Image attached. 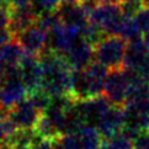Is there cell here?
I'll return each mask as SVG.
<instances>
[{"label":"cell","mask_w":149,"mask_h":149,"mask_svg":"<svg viewBox=\"0 0 149 149\" xmlns=\"http://www.w3.org/2000/svg\"><path fill=\"white\" fill-rule=\"evenodd\" d=\"M25 54L26 53L22 47L19 45L16 40H14L0 48V62L5 68H17Z\"/></svg>","instance_id":"15"},{"label":"cell","mask_w":149,"mask_h":149,"mask_svg":"<svg viewBox=\"0 0 149 149\" xmlns=\"http://www.w3.org/2000/svg\"><path fill=\"white\" fill-rule=\"evenodd\" d=\"M125 127V110L123 107L111 106L110 110L104 115L96 125V130L102 139H109L122 132Z\"/></svg>","instance_id":"11"},{"label":"cell","mask_w":149,"mask_h":149,"mask_svg":"<svg viewBox=\"0 0 149 149\" xmlns=\"http://www.w3.org/2000/svg\"><path fill=\"white\" fill-rule=\"evenodd\" d=\"M125 19L120 4H100L90 15L89 21L100 27L106 36H118Z\"/></svg>","instance_id":"5"},{"label":"cell","mask_w":149,"mask_h":149,"mask_svg":"<svg viewBox=\"0 0 149 149\" xmlns=\"http://www.w3.org/2000/svg\"><path fill=\"white\" fill-rule=\"evenodd\" d=\"M27 97L29 91L20 77L19 67L6 68L4 83L0 88V109L10 110Z\"/></svg>","instance_id":"4"},{"label":"cell","mask_w":149,"mask_h":149,"mask_svg":"<svg viewBox=\"0 0 149 149\" xmlns=\"http://www.w3.org/2000/svg\"><path fill=\"white\" fill-rule=\"evenodd\" d=\"M133 149H149V131L143 130L133 138Z\"/></svg>","instance_id":"23"},{"label":"cell","mask_w":149,"mask_h":149,"mask_svg":"<svg viewBox=\"0 0 149 149\" xmlns=\"http://www.w3.org/2000/svg\"><path fill=\"white\" fill-rule=\"evenodd\" d=\"M120 6L126 19H133L144 8V5H143V0H123L120 3Z\"/></svg>","instance_id":"21"},{"label":"cell","mask_w":149,"mask_h":149,"mask_svg":"<svg viewBox=\"0 0 149 149\" xmlns=\"http://www.w3.org/2000/svg\"><path fill=\"white\" fill-rule=\"evenodd\" d=\"M59 1H62V3H63V0H59Z\"/></svg>","instance_id":"34"},{"label":"cell","mask_w":149,"mask_h":149,"mask_svg":"<svg viewBox=\"0 0 149 149\" xmlns=\"http://www.w3.org/2000/svg\"><path fill=\"white\" fill-rule=\"evenodd\" d=\"M5 70H6V68H5L3 63L0 62V88H1V85L4 83V79H5Z\"/></svg>","instance_id":"27"},{"label":"cell","mask_w":149,"mask_h":149,"mask_svg":"<svg viewBox=\"0 0 149 149\" xmlns=\"http://www.w3.org/2000/svg\"><path fill=\"white\" fill-rule=\"evenodd\" d=\"M133 21H134V24L137 25V27L141 31L142 35L149 33V8H143L133 17Z\"/></svg>","instance_id":"22"},{"label":"cell","mask_w":149,"mask_h":149,"mask_svg":"<svg viewBox=\"0 0 149 149\" xmlns=\"http://www.w3.org/2000/svg\"><path fill=\"white\" fill-rule=\"evenodd\" d=\"M147 131H149V125H148V127H147Z\"/></svg>","instance_id":"33"},{"label":"cell","mask_w":149,"mask_h":149,"mask_svg":"<svg viewBox=\"0 0 149 149\" xmlns=\"http://www.w3.org/2000/svg\"><path fill=\"white\" fill-rule=\"evenodd\" d=\"M58 14H59L63 25L72 29H77L80 32L89 24V17L83 11L79 4H70L63 1L58 8Z\"/></svg>","instance_id":"12"},{"label":"cell","mask_w":149,"mask_h":149,"mask_svg":"<svg viewBox=\"0 0 149 149\" xmlns=\"http://www.w3.org/2000/svg\"><path fill=\"white\" fill-rule=\"evenodd\" d=\"M148 54H149V49L143 38H138L128 42L122 69L138 73Z\"/></svg>","instance_id":"13"},{"label":"cell","mask_w":149,"mask_h":149,"mask_svg":"<svg viewBox=\"0 0 149 149\" xmlns=\"http://www.w3.org/2000/svg\"><path fill=\"white\" fill-rule=\"evenodd\" d=\"M42 65L41 90L49 97L70 96L72 68L62 56L46 49L40 56Z\"/></svg>","instance_id":"1"},{"label":"cell","mask_w":149,"mask_h":149,"mask_svg":"<svg viewBox=\"0 0 149 149\" xmlns=\"http://www.w3.org/2000/svg\"><path fill=\"white\" fill-rule=\"evenodd\" d=\"M62 1L59 0H31V9L33 10L36 16L48 13V11H54L58 10Z\"/></svg>","instance_id":"20"},{"label":"cell","mask_w":149,"mask_h":149,"mask_svg":"<svg viewBox=\"0 0 149 149\" xmlns=\"http://www.w3.org/2000/svg\"><path fill=\"white\" fill-rule=\"evenodd\" d=\"M127 45L128 43L118 36H106L94 47V61L109 70L122 69Z\"/></svg>","instance_id":"3"},{"label":"cell","mask_w":149,"mask_h":149,"mask_svg":"<svg viewBox=\"0 0 149 149\" xmlns=\"http://www.w3.org/2000/svg\"><path fill=\"white\" fill-rule=\"evenodd\" d=\"M144 42H146V45H147V47H148V49H149V33H147V35H144Z\"/></svg>","instance_id":"29"},{"label":"cell","mask_w":149,"mask_h":149,"mask_svg":"<svg viewBox=\"0 0 149 149\" xmlns=\"http://www.w3.org/2000/svg\"><path fill=\"white\" fill-rule=\"evenodd\" d=\"M143 5L146 8H149V0H143Z\"/></svg>","instance_id":"31"},{"label":"cell","mask_w":149,"mask_h":149,"mask_svg":"<svg viewBox=\"0 0 149 149\" xmlns=\"http://www.w3.org/2000/svg\"><path fill=\"white\" fill-rule=\"evenodd\" d=\"M72 68V70H83L94 61V47L88 43L83 37L73 43L64 56H62Z\"/></svg>","instance_id":"10"},{"label":"cell","mask_w":149,"mask_h":149,"mask_svg":"<svg viewBox=\"0 0 149 149\" xmlns=\"http://www.w3.org/2000/svg\"><path fill=\"white\" fill-rule=\"evenodd\" d=\"M36 24L38 25L46 33H48L49 31L54 30L59 25H62V20H61L59 14H58V10H54V11H48V13H45V14L40 15V16H37Z\"/></svg>","instance_id":"17"},{"label":"cell","mask_w":149,"mask_h":149,"mask_svg":"<svg viewBox=\"0 0 149 149\" xmlns=\"http://www.w3.org/2000/svg\"><path fill=\"white\" fill-rule=\"evenodd\" d=\"M6 5L10 9H21L31 5V0H6Z\"/></svg>","instance_id":"25"},{"label":"cell","mask_w":149,"mask_h":149,"mask_svg":"<svg viewBox=\"0 0 149 149\" xmlns=\"http://www.w3.org/2000/svg\"><path fill=\"white\" fill-rule=\"evenodd\" d=\"M109 72L107 68L97 62H93L83 70H73L70 96L77 101L101 96Z\"/></svg>","instance_id":"2"},{"label":"cell","mask_w":149,"mask_h":149,"mask_svg":"<svg viewBox=\"0 0 149 149\" xmlns=\"http://www.w3.org/2000/svg\"><path fill=\"white\" fill-rule=\"evenodd\" d=\"M9 116L19 131L33 132L40 123L42 111L33 104V101L29 96L16 106H14L13 109H10Z\"/></svg>","instance_id":"6"},{"label":"cell","mask_w":149,"mask_h":149,"mask_svg":"<svg viewBox=\"0 0 149 149\" xmlns=\"http://www.w3.org/2000/svg\"><path fill=\"white\" fill-rule=\"evenodd\" d=\"M3 5H6V0H0V6H3Z\"/></svg>","instance_id":"32"},{"label":"cell","mask_w":149,"mask_h":149,"mask_svg":"<svg viewBox=\"0 0 149 149\" xmlns=\"http://www.w3.org/2000/svg\"><path fill=\"white\" fill-rule=\"evenodd\" d=\"M19 133L17 127L9 116V110L0 109V144H11Z\"/></svg>","instance_id":"16"},{"label":"cell","mask_w":149,"mask_h":149,"mask_svg":"<svg viewBox=\"0 0 149 149\" xmlns=\"http://www.w3.org/2000/svg\"><path fill=\"white\" fill-rule=\"evenodd\" d=\"M15 40L22 47L26 54L40 57L47 49V33L37 24L19 33Z\"/></svg>","instance_id":"9"},{"label":"cell","mask_w":149,"mask_h":149,"mask_svg":"<svg viewBox=\"0 0 149 149\" xmlns=\"http://www.w3.org/2000/svg\"><path fill=\"white\" fill-rule=\"evenodd\" d=\"M54 149H84V146L77 133L64 134L54 139Z\"/></svg>","instance_id":"19"},{"label":"cell","mask_w":149,"mask_h":149,"mask_svg":"<svg viewBox=\"0 0 149 149\" xmlns=\"http://www.w3.org/2000/svg\"><path fill=\"white\" fill-rule=\"evenodd\" d=\"M138 73H139V75L142 78H144L146 80L149 81V54L147 56L144 62H143V64H142V67H141V69H139V72Z\"/></svg>","instance_id":"26"},{"label":"cell","mask_w":149,"mask_h":149,"mask_svg":"<svg viewBox=\"0 0 149 149\" xmlns=\"http://www.w3.org/2000/svg\"><path fill=\"white\" fill-rule=\"evenodd\" d=\"M128 80L123 69L110 70L104 88V96L112 106L123 107L128 94Z\"/></svg>","instance_id":"7"},{"label":"cell","mask_w":149,"mask_h":149,"mask_svg":"<svg viewBox=\"0 0 149 149\" xmlns=\"http://www.w3.org/2000/svg\"><path fill=\"white\" fill-rule=\"evenodd\" d=\"M102 147L105 149H133V143L125 133L121 132L109 139H104Z\"/></svg>","instance_id":"18"},{"label":"cell","mask_w":149,"mask_h":149,"mask_svg":"<svg viewBox=\"0 0 149 149\" xmlns=\"http://www.w3.org/2000/svg\"><path fill=\"white\" fill-rule=\"evenodd\" d=\"M15 40L14 33L10 31V29H0V48L3 46L10 43Z\"/></svg>","instance_id":"24"},{"label":"cell","mask_w":149,"mask_h":149,"mask_svg":"<svg viewBox=\"0 0 149 149\" xmlns=\"http://www.w3.org/2000/svg\"><path fill=\"white\" fill-rule=\"evenodd\" d=\"M20 77L22 79L29 95L41 90L42 85V65L38 56L25 54L19 65Z\"/></svg>","instance_id":"8"},{"label":"cell","mask_w":149,"mask_h":149,"mask_svg":"<svg viewBox=\"0 0 149 149\" xmlns=\"http://www.w3.org/2000/svg\"><path fill=\"white\" fill-rule=\"evenodd\" d=\"M100 4H120L123 0H97Z\"/></svg>","instance_id":"28"},{"label":"cell","mask_w":149,"mask_h":149,"mask_svg":"<svg viewBox=\"0 0 149 149\" xmlns=\"http://www.w3.org/2000/svg\"><path fill=\"white\" fill-rule=\"evenodd\" d=\"M63 1H65V3H70V4H79L81 1V0H63Z\"/></svg>","instance_id":"30"},{"label":"cell","mask_w":149,"mask_h":149,"mask_svg":"<svg viewBox=\"0 0 149 149\" xmlns=\"http://www.w3.org/2000/svg\"><path fill=\"white\" fill-rule=\"evenodd\" d=\"M10 10H11V16H10L9 29L15 37L37 22V16L33 13V10L31 9V5L27 8L10 9Z\"/></svg>","instance_id":"14"}]
</instances>
